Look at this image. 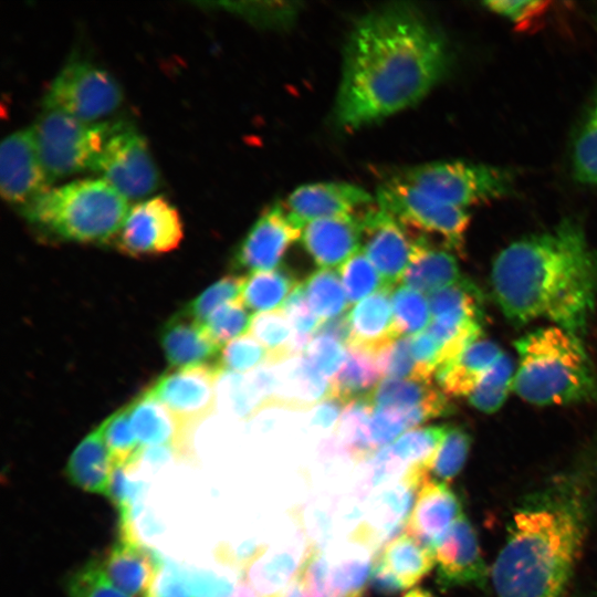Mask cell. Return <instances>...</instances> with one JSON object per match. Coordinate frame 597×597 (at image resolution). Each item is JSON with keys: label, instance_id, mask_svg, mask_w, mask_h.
Here are the masks:
<instances>
[{"label": "cell", "instance_id": "obj_1", "mask_svg": "<svg viewBox=\"0 0 597 597\" xmlns=\"http://www.w3.org/2000/svg\"><path fill=\"white\" fill-rule=\"evenodd\" d=\"M449 64L447 43L418 10L397 4L368 13L345 46L337 122L357 128L418 103Z\"/></svg>", "mask_w": 597, "mask_h": 597}, {"label": "cell", "instance_id": "obj_2", "mask_svg": "<svg viewBox=\"0 0 597 597\" xmlns=\"http://www.w3.org/2000/svg\"><path fill=\"white\" fill-rule=\"evenodd\" d=\"M491 284L511 322L546 318L580 338L596 302L597 250L583 227L566 219L504 248L492 264Z\"/></svg>", "mask_w": 597, "mask_h": 597}, {"label": "cell", "instance_id": "obj_3", "mask_svg": "<svg viewBox=\"0 0 597 597\" xmlns=\"http://www.w3.org/2000/svg\"><path fill=\"white\" fill-rule=\"evenodd\" d=\"M585 478H557L514 509L491 567L496 597H566L589 524Z\"/></svg>", "mask_w": 597, "mask_h": 597}, {"label": "cell", "instance_id": "obj_4", "mask_svg": "<svg viewBox=\"0 0 597 597\" xmlns=\"http://www.w3.org/2000/svg\"><path fill=\"white\" fill-rule=\"evenodd\" d=\"M513 389L536 406L597 399V376L580 338L558 326L532 331L515 342Z\"/></svg>", "mask_w": 597, "mask_h": 597}, {"label": "cell", "instance_id": "obj_5", "mask_svg": "<svg viewBox=\"0 0 597 597\" xmlns=\"http://www.w3.org/2000/svg\"><path fill=\"white\" fill-rule=\"evenodd\" d=\"M128 209L125 197L102 178H93L51 188L22 212L62 239L106 243L117 235Z\"/></svg>", "mask_w": 597, "mask_h": 597}, {"label": "cell", "instance_id": "obj_6", "mask_svg": "<svg viewBox=\"0 0 597 597\" xmlns=\"http://www.w3.org/2000/svg\"><path fill=\"white\" fill-rule=\"evenodd\" d=\"M398 178L442 203L463 210L502 198L513 189L510 171L465 161L428 163L406 170Z\"/></svg>", "mask_w": 597, "mask_h": 597}, {"label": "cell", "instance_id": "obj_7", "mask_svg": "<svg viewBox=\"0 0 597 597\" xmlns=\"http://www.w3.org/2000/svg\"><path fill=\"white\" fill-rule=\"evenodd\" d=\"M115 123H86L59 111L44 109L31 129L50 179L92 169Z\"/></svg>", "mask_w": 597, "mask_h": 597}, {"label": "cell", "instance_id": "obj_8", "mask_svg": "<svg viewBox=\"0 0 597 597\" xmlns=\"http://www.w3.org/2000/svg\"><path fill=\"white\" fill-rule=\"evenodd\" d=\"M122 101V87L108 71L77 60L67 62L55 75L44 95V109L94 123L114 112Z\"/></svg>", "mask_w": 597, "mask_h": 597}, {"label": "cell", "instance_id": "obj_9", "mask_svg": "<svg viewBox=\"0 0 597 597\" xmlns=\"http://www.w3.org/2000/svg\"><path fill=\"white\" fill-rule=\"evenodd\" d=\"M91 170L127 200L148 196L159 184L157 166L146 139L124 123H115Z\"/></svg>", "mask_w": 597, "mask_h": 597}, {"label": "cell", "instance_id": "obj_10", "mask_svg": "<svg viewBox=\"0 0 597 597\" xmlns=\"http://www.w3.org/2000/svg\"><path fill=\"white\" fill-rule=\"evenodd\" d=\"M378 208L402 224L440 235L449 248L462 249L470 216L395 178L377 192Z\"/></svg>", "mask_w": 597, "mask_h": 597}, {"label": "cell", "instance_id": "obj_11", "mask_svg": "<svg viewBox=\"0 0 597 597\" xmlns=\"http://www.w3.org/2000/svg\"><path fill=\"white\" fill-rule=\"evenodd\" d=\"M182 238L177 208L166 197L154 196L129 207L116 247L129 256H150L175 250Z\"/></svg>", "mask_w": 597, "mask_h": 597}, {"label": "cell", "instance_id": "obj_12", "mask_svg": "<svg viewBox=\"0 0 597 597\" xmlns=\"http://www.w3.org/2000/svg\"><path fill=\"white\" fill-rule=\"evenodd\" d=\"M31 127L15 130L0 146V191L12 206L24 210L51 189Z\"/></svg>", "mask_w": 597, "mask_h": 597}, {"label": "cell", "instance_id": "obj_13", "mask_svg": "<svg viewBox=\"0 0 597 597\" xmlns=\"http://www.w3.org/2000/svg\"><path fill=\"white\" fill-rule=\"evenodd\" d=\"M220 376L216 365L179 368L160 376L146 391L193 431L216 409Z\"/></svg>", "mask_w": 597, "mask_h": 597}, {"label": "cell", "instance_id": "obj_14", "mask_svg": "<svg viewBox=\"0 0 597 597\" xmlns=\"http://www.w3.org/2000/svg\"><path fill=\"white\" fill-rule=\"evenodd\" d=\"M363 251L380 274L385 286L396 287L409 265L420 235L388 212L371 209L362 217Z\"/></svg>", "mask_w": 597, "mask_h": 597}, {"label": "cell", "instance_id": "obj_15", "mask_svg": "<svg viewBox=\"0 0 597 597\" xmlns=\"http://www.w3.org/2000/svg\"><path fill=\"white\" fill-rule=\"evenodd\" d=\"M437 582L443 589L484 587L491 568L484 562L476 532L462 514L434 547Z\"/></svg>", "mask_w": 597, "mask_h": 597}, {"label": "cell", "instance_id": "obj_16", "mask_svg": "<svg viewBox=\"0 0 597 597\" xmlns=\"http://www.w3.org/2000/svg\"><path fill=\"white\" fill-rule=\"evenodd\" d=\"M302 229L281 205L268 208L243 238L233 258V266L248 272L274 270L297 239Z\"/></svg>", "mask_w": 597, "mask_h": 597}, {"label": "cell", "instance_id": "obj_17", "mask_svg": "<svg viewBox=\"0 0 597 597\" xmlns=\"http://www.w3.org/2000/svg\"><path fill=\"white\" fill-rule=\"evenodd\" d=\"M434 565L433 548L402 534L376 557L370 582L378 593L392 595L417 584Z\"/></svg>", "mask_w": 597, "mask_h": 597}, {"label": "cell", "instance_id": "obj_18", "mask_svg": "<svg viewBox=\"0 0 597 597\" xmlns=\"http://www.w3.org/2000/svg\"><path fill=\"white\" fill-rule=\"evenodd\" d=\"M363 188L348 182H315L296 188L287 198L285 210L301 229L314 220L353 212L373 201Z\"/></svg>", "mask_w": 597, "mask_h": 597}, {"label": "cell", "instance_id": "obj_19", "mask_svg": "<svg viewBox=\"0 0 597 597\" xmlns=\"http://www.w3.org/2000/svg\"><path fill=\"white\" fill-rule=\"evenodd\" d=\"M428 479L423 463H417L385 489L376 499L369 520L356 532V538L368 546H379L408 521L415 493ZM411 512V511H410Z\"/></svg>", "mask_w": 597, "mask_h": 597}, {"label": "cell", "instance_id": "obj_20", "mask_svg": "<svg viewBox=\"0 0 597 597\" xmlns=\"http://www.w3.org/2000/svg\"><path fill=\"white\" fill-rule=\"evenodd\" d=\"M362 235V218L345 214L306 223L300 239L318 266L334 270L360 251Z\"/></svg>", "mask_w": 597, "mask_h": 597}, {"label": "cell", "instance_id": "obj_21", "mask_svg": "<svg viewBox=\"0 0 597 597\" xmlns=\"http://www.w3.org/2000/svg\"><path fill=\"white\" fill-rule=\"evenodd\" d=\"M462 514L460 500L449 484L427 479L416 496L406 534L434 549Z\"/></svg>", "mask_w": 597, "mask_h": 597}, {"label": "cell", "instance_id": "obj_22", "mask_svg": "<svg viewBox=\"0 0 597 597\" xmlns=\"http://www.w3.org/2000/svg\"><path fill=\"white\" fill-rule=\"evenodd\" d=\"M161 558L136 536H121L103 564L112 584L129 597H146Z\"/></svg>", "mask_w": 597, "mask_h": 597}, {"label": "cell", "instance_id": "obj_23", "mask_svg": "<svg viewBox=\"0 0 597 597\" xmlns=\"http://www.w3.org/2000/svg\"><path fill=\"white\" fill-rule=\"evenodd\" d=\"M160 344L168 363L176 368L217 365L220 346L208 335L202 324L182 311L166 322L160 331Z\"/></svg>", "mask_w": 597, "mask_h": 597}, {"label": "cell", "instance_id": "obj_24", "mask_svg": "<svg viewBox=\"0 0 597 597\" xmlns=\"http://www.w3.org/2000/svg\"><path fill=\"white\" fill-rule=\"evenodd\" d=\"M133 429L142 448L167 447L187 453L191 430L147 391L129 405Z\"/></svg>", "mask_w": 597, "mask_h": 597}, {"label": "cell", "instance_id": "obj_25", "mask_svg": "<svg viewBox=\"0 0 597 597\" xmlns=\"http://www.w3.org/2000/svg\"><path fill=\"white\" fill-rule=\"evenodd\" d=\"M395 287L385 286L357 303L348 313L350 341L373 353L398 338L394 327L391 294Z\"/></svg>", "mask_w": 597, "mask_h": 597}, {"label": "cell", "instance_id": "obj_26", "mask_svg": "<svg viewBox=\"0 0 597 597\" xmlns=\"http://www.w3.org/2000/svg\"><path fill=\"white\" fill-rule=\"evenodd\" d=\"M275 365L279 378L276 407L306 410L328 396L327 378L304 356L292 357Z\"/></svg>", "mask_w": 597, "mask_h": 597}, {"label": "cell", "instance_id": "obj_27", "mask_svg": "<svg viewBox=\"0 0 597 597\" xmlns=\"http://www.w3.org/2000/svg\"><path fill=\"white\" fill-rule=\"evenodd\" d=\"M502 354L494 342L480 337L440 368L434 379L448 397L469 396Z\"/></svg>", "mask_w": 597, "mask_h": 597}, {"label": "cell", "instance_id": "obj_28", "mask_svg": "<svg viewBox=\"0 0 597 597\" xmlns=\"http://www.w3.org/2000/svg\"><path fill=\"white\" fill-rule=\"evenodd\" d=\"M114 468L101 427H98L75 448L65 472L70 481L80 489L107 496Z\"/></svg>", "mask_w": 597, "mask_h": 597}, {"label": "cell", "instance_id": "obj_29", "mask_svg": "<svg viewBox=\"0 0 597 597\" xmlns=\"http://www.w3.org/2000/svg\"><path fill=\"white\" fill-rule=\"evenodd\" d=\"M460 279L462 277L457 259L448 250L432 245L429 240L420 235L400 282L405 286L430 295Z\"/></svg>", "mask_w": 597, "mask_h": 597}, {"label": "cell", "instance_id": "obj_30", "mask_svg": "<svg viewBox=\"0 0 597 597\" xmlns=\"http://www.w3.org/2000/svg\"><path fill=\"white\" fill-rule=\"evenodd\" d=\"M374 408L368 396L348 402L327 449L353 460L370 457L377 450L370 426Z\"/></svg>", "mask_w": 597, "mask_h": 597}, {"label": "cell", "instance_id": "obj_31", "mask_svg": "<svg viewBox=\"0 0 597 597\" xmlns=\"http://www.w3.org/2000/svg\"><path fill=\"white\" fill-rule=\"evenodd\" d=\"M383 376L376 354L356 346L346 347V357L338 373L329 380V392L345 406L368 396Z\"/></svg>", "mask_w": 597, "mask_h": 597}, {"label": "cell", "instance_id": "obj_32", "mask_svg": "<svg viewBox=\"0 0 597 597\" xmlns=\"http://www.w3.org/2000/svg\"><path fill=\"white\" fill-rule=\"evenodd\" d=\"M300 283L285 268L253 272L245 276L240 301L255 312L277 311Z\"/></svg>", "mask_w": 597, "mask_h": 597}, {"label": "cell", "instance_id": "obj_33", "mask_svg": "<svg viewBox=\"0 0 597 597\" xmlns=\"http://www.w3.org/2000/svg\"><path fill=\"white\" fill-rule=\"evenodd\" d=\"M374 407L412 409L449 400L433 381L386 378L368 395Z\"/></svg>", "mask_w": 597, "mask_h": 597}, {"label": "cell", "instance_id": "obj_34", "mask_svg": "<svg viewBox=\"0 0 597 597\" xmlns=\"http://www.w3.org/2000/svg\"><path fill=\"white\" fill-rule=\"evenodd\" d=\"M431 320L481 322L482 308L478 290L467 280L440 289L428 295Z\"/></svg>", "mask_w": 597, "mask_h": 597}, {"label": "cell", "instance_id": "obj_35", "mask_svg": "<svg viewBox=\"0 0 597 597\" xmlns=\"http://www.w3.org/2000/svg\"><path fill=\"white\" fill-rule=\"evenodd\" d=\"M250 335L268 350L272 365L296 357L294 332L282 310L254 315Z\"/></svg>", "mask_w": 597, "mask_h": 597}, {"label": "cell", "instance_id": "obj_36", "mask_svg": "<svg viewBox=\"0 0 597 597\" xmlns=\"http://www.w3.org/2000/svg\"><path fill=\"white\" fill-rule=\"evenodd\" d=\"M303 286L312 311L322 322L344 314L348 302L339 272L333 269L316 270L303 282Z\"/></svg>", "mask_w": 597, "mask_h": 597}, {"label": "cell", "instance_id": "obj_37", "mask_svg": "<svg viewBox=\"0 0 597 597\" xmlns=\"http://www.w3.org/2000/svg\"><path fill=\"white\" fill-rule=\"evenodd\" d=\"M450 426L412 429L385 448L394 462L406 472L409 467L427 462L444 439Z\"/></svg>", "mask_w": 597, "mask_h": 597}, {"label": "cell", "instance_id": "obj_38", "mask_svg": "<svg viewBox=\"0 0 597 597\" xmlns=\"http://www.w3.org/2000/svg\"><path fill=\"white\" fill-rule=\"evenodd\" d=\"M100 427L114 467L126 469L139 461L143 448L133 429L128 405L112 413Z\"/></svg>", "mask_w": 597, "mask_h": 597}, {"label": "cell", "instance_id": "obj_39", "mask_svg": "<svg viewBox=\"0 0 597 597\" xmlns=\"http://www.w3.org/2000/svg\"><path fill=\"white\" fill-rule=\"evenodd\" d=\"M470 447V434L460 427H450L439 448L423 463L428 478L449 484L464 467Z\"/></svg>", "mask_w": 597, "mask_h": 597}, {"label": "cell", "instance_id": "obj_40", "mask_svg": "<svg viewBox=\"0 0 597 597\" xmlns=\"http://www.w3.org/2000/svg\"><path fill=\"white\" fill-rule=\"evenodd\" d=\"M514 376L513 363L503 353L468 396L469 402L482 412H495L513 389Z\"/></svg>", "mask_w": 597, "mask_h": 597}, {"label": "cell", "instance_id": "obj_41", "mask_svg": "<svg viewBox=\"0 0 597 597\" xmlns=\"http://www.w3.org/2000/svg\"><path fill=\"white\" fill-rule=\"evenodd\" d=\"M391 303L398 337L418 335L429 326L431 313L425 294L400 284L392 291Z\"/></svg>", "mask_w": 597, "mask_h": 597}, {"label": "cell", "instance_id": "obj_42", "mask_svg": "<svg viewBox=\"0 0 597 597\" xmlns=\"http://www.w3.org/2000/svg\"><path fill=\"white\" fill-rule=\"evenodd\" d=\"M572 161L577 181L597 186V97L576 135Z\"/></svg>", "mask_w": 597, "mask_h": 597}, {"label": "cell", "instance_id": "obj_43", "mask_svg": "<svg viewBox=\"0 0 597 597\" xmlns=\"http://www.w3.org/2000/svg\"><path fill=\"white\" fill-rule=\"evenodd\" d=\"M339 275L349 304L385 287L380 274L363 251L354 254L339 268Z\"/></svg>", "mask_w": 597, "mask_h": 597}, {"label": "cell", "instance_id": "obj_44", "mask_svg": "<svg viewBox=\"0 0 597 597\" xmlns=\"http://www.w3.org/2000/svg\"><path fill=\"white\" fill-rule=\"evenodd\" d=\"M270 364L268 350L251 335L226 344L220 352L217 368L222 374H244Z\"/></svg>", "mask_w": 597, "mask_h": 597}, {"label": "cell", "instance_id": "obj_45", "mask_svg": "<svg viewBox=\"0 0 597 597\" xmlns=\"http://www.w3.org/2000/svg\"><path fill=\"white\" fill-rule=\"evenodd\" d=\"M253 316L238 300L218 307L202 324L208 335L220 347L250 331Z\"/></svg>", "mask_w": 597, "mask_h": 597}, {"label": "cell", "instance_id": "obj_46", "mask_svg": "<svg viewBox=\"0 0 597 597\" xmlns=\"http://www.w3.org/2000/svg\"><path fill=\"white\" fill-rule=\"evenodd\" d=\"M245 276L227 275L210 285L182 311L193 321L203 324L220 306L240 300Z\"/></svg>", "mask_w": 597, "mask_h": 597}, {"label": "cell", "instance_id": "obj_47", "mask_svg": "<svg viewBox=\"0 0 597 597\" xmlns=\"http://www.w3.org/2000/svg\"><path fill=\"white\" fill-rule=\"evenodd\" d=\"M281 310L287 316L294 332L295 354L301 356L322 323L307 302L303 283L295 287Z\"/></svg>", "mask_w": 597, "mask_h": 597}, {"label": "cell", "instance_id": "obj_48", "mask_svg": "<svg viewBox=\"0 0 597 597\" xmlns=\"http://www.w3.org/2000/svg\"><path fill=\"white\" fill-rule=\"evenodd\" d=\"M383 376L417 379V364L411 352V336L398 337L375 353Z\"/></svg>", "mask_w": 597, "mask_h": 597}, {"label": "cell", "instance_id": "obj_49", "mask_svg": "<svg viewBox=\"0 0 597 597\" xmlns=\"http://www.w3.org/2000/svg\"><path fill=\"white\" fill-rule=\"evenodd\" d=\"M67 588L70 597H129L112 584L103 565L96 561H91L76 570L71 576Z\"/></svg>", "mask_w": 597, "mask_h": 597}, {"label": "cell", "instance_id": "obj_50", "mask_svg": "<svg viewBox=\"0 0 597 597\" xmlns=\"http://www.w3.org/2000/svg\"><path fill=\"white\" fill-rule=\"evenodd\" d=\"M295 557L290 552H280L262 561L252 570V582L255 587L268 596L280 594L282 588L295 570Z\"/></svg>", "mask_w": 597, "mask_h": 597}, {"label": "cell", "instance_id": "obj_51", "mask_svg": "<svg viewBox=\"0 0 597 597\" xmlns=\"http://www.w3.org/2000/svg\"><path fill=\"white\" fill-rule=\"evenodd\" d=\"M304 356L323 376L333 378L346 357V346L324 335H316L305 347Z\"/></svg>", "mask_w": 597, "mask_h": 597}, {"label": "cell", "instance_id": "obj_52", "mask_svg": "<svg viewBox=\"0 0 597 597\" xmlns=\"http://www.w3.org/2000/svg\"><path fill=\"white\" fill-rule=\"evenodd\" d=\"M371 436L377 449L388 446L406 429L412 428L408 409L375 407L371 416Z\"/></svg>", "mask_w": 597, "mask_h": 597}, {"label": "cell", "instance_id": "obj_53", "mask_svg": "<svg viewBox=\"0 0 597 597\" xmlns=\"http://www.w3.org/2000/svg\"><path fill=\"white\" fill-rule=\"evenodd\" d=\"M146 597H192L187 570L163 559Z\"/></svg>", "mask_w": 597, "mask_h": 597}, {"label": "cell", "instance_id": "obj_54", "mask_svg": "<svg viewBox=\"0 0 597 597\" xmlns=\"http://www.w3.org/2000/svg\"><path fill=\"white\" fill-rule=\"evenodd\" d=\"M488 10L501 15L516 27H527L534 19L542 15L549 4L547 1H486Z\"/></svg>", "mask_w": 597, "mask_h": 597}, {"label": "cell", "instance_id": "obj_55", "mask_svg": "<svg viewBox=\"0 0 597 597\" xmlns=\"http://www.w3.org/2000/svg\"><path fill=\"white\" fill-rule=\"evenodd\" d=\"M192 597H230L234 589L231 582L213 573L187 570Z\"/></svg>", "mask_w": 597, "mask_h": 597}, {"label": "cell", "instance_id": "obj_56", "mask_svg": "<svg viewBox=\"0 0 597 597\" xmlns=\"http://www.w3.org/2000/svg\"><path fill=\"white\" fill-rule=\"evenodd\" d=\"M345 405L332 397L327 396L317 406L312 413L311 423L324 429L331 428L338 423Z\"/></svg>", "mask_w": 597, "mask_h": 597}, {"label": "cell", "instance_id": "obj_57", "mask_svg": "<svg viewBox=\"0 0 597 597\" xmlns=\"http://www.w3.org/2000/svg\"><path fill=\"white\" fill-rule=\"evenodd\" d=\"M316 335L332 337L347 347L350 341V325L348 314H342L337 317L326 320L321 323Z\"/></svg>", "mask_w": 597, "mask_h": 597}, {"label": "cell", "instance_id": "obj_58", "mask_svg": "<svg viewBox=\"0 0 597 597\" xmlns=\"http://www.w3.org/2000/svg\"><path fill=\"white\" fill-rule=\"evenodd\" d=\"M230 597H255L254 591L245 584L238 586Z\"/></svg>", "mask_w": 597, "mask_h": 597}, {"label": "cell", "instance_id": "obj_59", "mask_svg": "<svg viewBox=\"0 0 597 597\" xmlns=\"http://www.w3.org/2000/svg\"><path fill=\"white\" fill-rule=\"evenodd\" d=\"M404 597H433L429 591L421 588L413 589L407 593Z\"/></svg>", "mask_w": 597, "mask_h": 597}, {"label": "cell", "instance_id": "obj_60", "mask_svg": "<svg viewBox=\"0 0 597 597\" xmlns=\"http://www.w3.org/2000/svg\"><path fill=\"white\" fill-rule=\"evenodd\" d=\"M264 597H280V594L271 595V596H264Z\"/></svg>", "mask_w": 597, "mask_h": 597}]
</instances>
